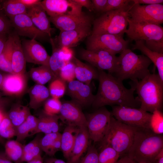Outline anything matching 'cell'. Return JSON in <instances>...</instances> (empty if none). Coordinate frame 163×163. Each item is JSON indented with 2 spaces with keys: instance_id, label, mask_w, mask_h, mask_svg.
Wrapping results in <instances>:
<instances>
[{
  "instance_id": "6da1fadb",
  "label": "cell",
  "mask_w": 163,
  "mask_h": 163,
  "mask_svg": "<svg viewBox=\"0 0 163 163\" xmlns=\"http://www.w3.org/2000/svg\"><path fill=\"white\" fill-rule=\"evenodd\" d=\"M99 84L97 94L92 104L94 108L106 105H117L139 108L140 102L134 97L135 87L125 88L123 81L104 70L98 69Z\"/></svg>"
},
{
  "instance_id": "7a4b0ae2",
  "label": "cell",
  "mask_w": 163,
  "mask_h": 163,
  "mask_svg": "<svg viewBox=\"0 0 163 163\" xmlns=\"http://www.w3.org/2000/svg\"><path fill=\"white\" fill-rule=\"evenodd\" d=\"M140 102L139 108L152 113L155 110H161L163 102V82L158 75L150 73L140 80H131Z\"/></svg>"
},
{
  "instance_id": "3957f363",
  "label": "cell",
  "mask_w": 163,
  "mask_h": 163,
  "mask_svg": "<svg viewBox=\"0 0 163 163\" xmlns=\"http://www.w3.org/2000/svg\"><path fill=\"white\" fill-rule=\"evenodd\" d=\"M162 149V134H156L149 129L137 128L127 155L136 162H153Z\"/></svg>"
},
{
  "instance_id": "277c9868",
  "label": "cell",
  "mask_w": 163,
  "mask_h": 163,
  "mask_svg": "<svg viewBox=\"0 0 163 163\" xmlns=\"http://www.w3.org/2000/svg\"><path fill=\"white\" fill-rule=\"evenodd\" d=\"M118 57V69L114 74L115 77L121 80H139L150 73L149 68L152 62L143 54L137 55L128 48Z\"/></svg>"
},
{
  "instance_id": "5b68a950",
  "label": "cell",
  "mask_w": 163,
  "mask_h": 163,
  "mask_svg": "<svg viewBox=\"0 0 163 163\" xmlns=\"http://www.w3.org/2000/svg\"><path fill=\"white\" fill-rule=\"evenodd\" d=\"M137 128L117 120L111 115L106 133L101 142V145L111 146L120 156L126 155L133 143Z\"/></svg>"
},
{
  "instance_id": "8992f818",
  "label": "cell",
  "mask_w": 163,
  "mask_h": 163,
  "mask_svg": "<svg viewBox=\"0 0 163 163\" xmlns=\"http://www.w3.org/2000/svg\"><path fill=\"white\" fill-rule=\"evenodd\" d=\"M131 6L107 11L94 18L91 35L109 34L123 36L128 24L129 11Z\"/></svg>"
},
{
  "instance_id": "52a82bcc",
  "label": "cell",
  "mask_w": 163,
  "mask_h": 163,
  "mask_svg": "<svg viewBox=\"0 0 163 163\" xmlns=\"http://www.w3.org/2000/svg\"><path fill=\"white\" fill-rule=\"evenodd\" d=\"M86 39V50L89 51L104 50L116 55L128 48L129 41L122 35H91Z\"/></svg>"
},
{
  "instance_id": "ba28073f",
  "label": "cell",
  "mask_w": 163,
  "mask_h": 163,
  "mask_svg": "<svg viewBox=\"0 0 163 163\" xmlns=\"http://www.w3.org/2000/svg\"><path fill=\"white\" fill-rule=\"evenodd\" d=\"M111 113L116 119L125 124L137 128L150 129L152 113L139 108L114 105Z\"/></svg>"
},
{
  "instance_id": "9c48e42d",
  "label": "cell",
  "mask_w": 163,
  "mask_h": 163,
  "mask_svg": "<svg viewBox=\"0 0 163 163\" xmlns=\"http://www.w3.org/2000/svg\"><path fill=\"white\" fill-rule=\"evenodd\" d=\"M111 116V113L104 107L89 114L86 118L90 139L94 142L102 141L109 126Z\"/></svg>"
},
{
  "instance_id": "30bf717a",
  "label": "cell",
  "mask_w": 163,
  "mask_h": 163,
  "mask_svg": "<svg viewBox=\"0 0 163 163\" xmlns=\"http://www.w3.org/2000/svg\"><path fill=\"white\" fill-rule=\"evenodd\" d=\"M126 33L131 41H163V27L161 25L136 23L128 19Z\"/></svg>"
},
{
  "instance_id": "8fae6325",
  "label": "cell",
  "mask_w": 163,
  "mask_h": 163,
  "mask_svg": "<svg viewBox=\"0 0 163 163\" xmlns=\"http://www.w3.org/2000/svg\"><path fill=\"white\" fill-rule=\"evenodd\" d=\"M129 14V19L133 22L161 25L163 23V5H142L133 3Z\"/></svg>"
},
{
  "instance_id": "7c38bea8",
  "label": "cell",
  "mask_w": 163,
  "mask_h": 163,
  "mask_svg": "<svg viewBox=\"0 0 163 163\" xmlns=\"http://www.w3.org/2000/svg\"><path fill=\"white\" fill-rule=\"evenodd\" d=\"M80 58L98 69L106 70L115 73L118 66V57L104 50L91 51L83 49L79 53Z\"/></svg>"
},
{
  "instance_id": "4fadbf2b",
  "label": "cell",
  "mask_w": 163,
  "mask_h": 163,
  "mask_svg": "<svg viewBox=\"0 0 163 163\" xmlns=\"http://www.w3.org/2000/svg\"><path fill=\"white\" fill-rule=\"evenodd\" d=\"M9 19L15 32L19 36L40 40L50 38L47 34L36 27L27 13L15 16Z\"/></svg>"
},
{
  "instance_id": "5bb4252c",
  "label": "cell",
  "mask_w": 163,
  "mask_h": 163,
  "mask_svg": "<svg viewBox=\"0 0 163 163\" xmlns=\"http://www.w3.org/2000/svg\"><path fill=\"white\" fill-rule=\"evenodd\" d=\"M40 4L50 17L79 15L83 12L82 7L73 0H44Z\"/></svg>"
},
{
  "instance_id": "9a60e30c",
  "label": "cell",
  "mask_w": 163,
  "mask_h": 163,
  "mask_svg": "<svg viewBox=\"0 0 163 163\" xmlns=\"http://www.w3.org/2000/svg\"><path fill=\"white\" fill-rule=\"evenodd\" d=\"M94 18L92 16L83 12L79 15H61L49 17L50 22L60 31L71 30L92 26Z\"/></svg>"
},
{
  "instance_id": "2e32d148",
  "label": "cell",
  "mask_w": 163,
  "mask_h": 163,
  "mask_svg": "<svg viewBox=\"0 0 163 163\" xmlns=\"http://www.w3.org/2000/svg\"><path fill=\"white\" fill-rule=\"evenodd\" d=\"M92 28V26H89L71 30L60 31L58 36L50 39L60 49L70 48L77 46L91 35Z\"/></svg>"
},
{
  "instance_id": "e0dca14e",
  "label": "cell",
  "mask_w": 163,
  "mask_h": 163,
  "mask_svg": "<svg viewBox=\"0 0 163 163\" xmlns=\"http://www.w3.org/2000/svg\"><path fill=\"white\" fill-rule=\"evenodd\" d=\"M59 114L60 119L67 126L87 127L86 117L82 107L72 101L62 103Z\"/></svg>"
},
{
  "instance_id": "ac0fdd59",
  "label": "cell",
  "mask_w": 163,
  "mask_h": 163,
  "mask_svg": "<svg viewBox=\"0 0 163 163\" xmlns=\"http://www.w3.org/2000/svg\"><path fill=\"white\" fill-rule=\"evenodd\" d=\"M21 43L26 62L48 66L50 56L40 43L35 39H24Z\"/></svg>"
},
{
  "instance_id": "d6986e66",
  "label": "cell",
  "mask_w": 163,
  "mask_h": 163,
  "mask_svg": "<svg viewBox=\"0 0 163 163\" xmlns=\"http://www.w3.org/2000/svg\"><path fill=\"white\" fill-rule=\"evenodd\" d=\"M67 89V93L72 101L82 107L92 105L95 95L90 85L74 80L69 82Z\"/></svg>"
},
{
  "instance_id": "ffe728a7",
  "label": "cell",
  "mask_w": 163,
  "mask_h": 163,
  "mask_svg": "<svg viewBox=\"0 0 163 163\" xmlns=\"http://www.w3.org/2000/svg\"><path fill=\"white\" fill-rule=\"evenodd\" d=\"M26 85L25 74L8 73L4 75L0 89L6 94L18 96L23 93Z\"/></svg>"
},
{
  "instance_id": "44dd1931",
  "label": "cell",
  "mask_w": 163,
  "mask_h": 163,
  "mask_svg": "<svg viewBox=\"0 0 163 163\" xmlns=\"http://www.w3.org/2000/svg\"><path fill=\"white\" fill-rule=\"evenodd\" d=\"M27 9V14L34 25L39 30L51 38L53 29L47 14L40 4Z\"/></svg>"
},
{
  "instance_id": "7402d4cb",
  "label": "cell",
  "mask_w": 163,
  "mask_h": 163,
  "mask_svg": "<svg viewBox=\"0 0 163 163\" xmlns=\"http://www.w3.org/2000/svg\"><path fill=\"white\" fill-rule=\"evenodd\" d=\"M13 45L11 68L14 74H25L26 60L22 50L19 36L15 32L12 33Z\"/></svg>"
},
{
  "instance_id": "603a6c76",
  "label": "cell",
  "mask_w": 163,
  "mask_h": 163,
  "mask_svg": "<svg viewBox=\"0 0 163 163\" xmlns=\"http://www.w3.org/2000/svg\"><path fill=\"white\" fill-rule=\"evenodd\" d=\"M90 139L87 127H79L67 163H77L88 148Z\"/></svg>"
},
{
  "instance_id": "cb8c5ba5",
  "label": "cell",
  "mask_w": 163,
  "mask_h": 163,
  "mask_svg": "<svg viewBox=\"0 0 163 163\" xmlns=\"http://www.w3.org/2000/svg\"><path fill=\"white\" fill-rule=\"evenodd\" d=\"M75 66V78L78 81L90 85L93 79H98L97 69L91 65L83 62L74 55L71 60Z\"/></svg>"
},
{
  "instance_id": "d4e9b609",
  "label": "cell",
  "mask_w": 163,
  "mask_h": 163,
  "mask_svg": "<svg viewBox=\"0 0 163 163\" xmlns=\"http://www.w3.org/2000/svg\"><path fill=\"white\" fill-rule=\"evenodd\" d=\"M38 123L35 134L42 133L46 134L59 132V115H50L43 111L38 118Z\"/></svg>"
},
{
  "instance_id": "484cf974",
  "label": "cell",
  "mask_w": 163,
  "mask_h": 163,
  "mask_svg": "<svg viewBox=\"0 0 163 163\" xmlns=\"http://www.w3.org/2000/svg\"><path fill=\"white\" fill-rule=\"evenodd\" d=\"M132 49L139 50L150 60L157 68L158 74L163 82V53H158L149 50L145 46V41L142 40L135 41Z\"/></svg>"
},
{
  "instance_id": "4316f807",
  "label": "cell",
  "mask_w": 163,
  "mask_h": 163,
  "mask_svg": "<svg viewBox=\"0 0 163 163\" xmlns=\"http://www.w3.org/2000/svg\"><path fill=\"white\" fill-rule=\"evenodd\" d=\"M79 127L67 126L61 136V147L65 158L69 159L72 151Z\"/></svg>"
},
{
  "instance_id": "83f0119b",
  "label": "cell",
  "mask_w": 163,
  "mask_h": 163,
  "mask_svg": "<svg viewBox=\"0 0 163 163\" xmlns=\"http://www.w3.org/2000/svg\"><path fill=\"white\" fill-rule=\"evenodd\" d=\"M38 123V118L30 114L20 125L16 128V139L20 142L35 134Z\"/></svg>"
},
{
  "instance_id": "f1b7e54d",
  "label": "cell",
  "mask_w": 163,
  "mask_h": 163,
  "mask_svg": "<svg viewBox=\"0 0 163 163\" xmlns=\"http://www.w3.org/2000/svg\"><path fill=\"white\" fill-rule=\"evenodd\" d=\"M29 105L32 109H36L40 107L50 95L49 89L43 85L37 84L30 91Z\"/></svg>"
},
{
  "instance_id": "f546056e",
  "label": "cell",
  "mask_w": 163,
  "mask_h": 163,
  "mask_svg": "<svg viewBox=\"0 0 163 163\" xmlns=\"http://www.w3.org/2000/svg\"><path fill=\"white\" fill-rule=\"evenodd\" d=\"M32 79L37 84L43 85L57 78L48 66H41L32 68L30 72Z\"/></svg>"
},
{
  "instance_id": "4dcf8cb0",
  "label": "cell",
  "mask_w": 163,
  "mask_h": 163,
  "mask_svg": "<svg viewBox=\"0 0 163 163\" xmlns=\"http://www.w3.org/2000/svg\"><path fill=\"white\" fill-rule=\"evenodd\" d=\"M13 40L11 33L8 35L4 48L0 54V70L10 74H13L11 68Z\"/></svg>"
},
{
  "instance_id": "1f68e13d",
  "label": "cell",
  "mask_w": 163,
  "mask_h": 163,
  "mask_svg": "<svg viewBox=\"0 0 163 163\" xmlns=\"http://www.w3.org/2000/svg\"><path fill=\"white\" fill-rule=\"evenodd\" d=\"M30 114L28 107L19 104L13 106L7 114L11 123L16 128L22 124Z\"/></svg>"
},
{
  "instance_id": "d6a6232c",
  "label": "cell",
  "mask_w": 163,
  "mask_h": 163,
  "mask_svg": "<svg viewBox=\"0 0 163 163\" xmlns=\"http://www.w3.org/2000/svg\"><path fill=\"white\" fill-rule=\"evenodd\" d=\"M50 41L52 46V53L50 56L48 66L56 78H59L60 72L66 62L63 59L60 54V49L54 44L50 38Z\"/></svg>"
},
{
  "instance_id": "836d02e7",
  "label": "cell",
  "mask_w": 163,
  "mask_h": 163,
  "mask_svg": "<svg viewBox=\"0 0 163 163\" xmlns=\"http://www.w3.org/2000/svg\"><path fill=\"white\" fill-rule=\"evenodd\" d=\"M40 138L37 136L28 143L24 146L21 162H28L41 155L40 145Z\"/></svg>"
},
{
  "instance_id": "e575fe53",
  "label": "cell",
  "mask_w": 163,
  "mask_h": 163,
  "mask_svg": "<svg viewBox=\"0 0 163 163\" xmlns=\"http://www.w3.org/2000/svg\"><path fill=\"white\" fill-rule=\"evenodd\" d=\"M1 7L9 19L15 16L26 13L27 10V7L18 0H3Z\"/></svg>"
},
{
  "instance_id": "d590c367",
  "label": "cell",
  "mask_w": 163,
  "mask_h": 163,
  "mask_svg": "<svg viewBox=\"0 0 163 163\" xmlns=\"http://www.w3.org/2000/svg\"><path fill=\"white\" fill-rule=\"evenodd\" d=\"M24 146L17 140L8 141L5 145V153L11 161L17 162L21 161Z\"/></svg>"
},
{
  "instance_id": "8d00e7d4",
  "label": "cell",
  "mask_w": 163,
  "mask_h": 163,
  "mask_svg": "<svg viewBox=\"0 0 163 163\" xmlns=\"http://www.w3.org/2000/svg\"><path fill=\"white\" fill-rule=\"evenodd\" d=\"M98 155V163H116L120 156L119 154L111 146L101 145Z\"/></svg>"
},
{
  "instance_id": "74e56055",
  "label": "cell",
  "mask_w": 163,
  "mask_h": 163,
  "mask_svg": "<svg viewBox=\"0 0 163 163\" xmlns=\"http://www.w3.org/2000/svg\"><path fill=\"white\" fill-rule=\"evenodd\" d=\"M66 89V82L60 78L52 81L49 86V91L52 97L59 99L64 94Z\"/></svg>"
},
{
  "instance_id": "f35d334b",
  "label": "cell",
  "mask_w": 163,
  "mask_h": 163,
  "mask_svg": "<svg viewBox=\"0 0 163 163\" xmlns=\"http://www.w3.org/2000/svg\"><path fill=\"white\" fill-rule=\"evenodd\" d=\"M149 128L154 133L161 135L163 133V114L161 110H155L152 113Z\"/></svg>"
},
{
  "instance_id": "ab89813d",
  "label": "cell",
  "mask_w": 163,
  "mask_h": 163,
  "mask_svg": "<svg viewBox=\"0 0 163 163\" xmlns=\"http://www.w3.org/2000/svg\"><path fill=\"white\" fill-rule=\"evenodd\" d=\"M16 127L13 125L7 113L0 124V136L10 139L16 136Z\"/></svg>"
},
{
  "instance_id": "60d3db41",
  "label": "cell",
  "mask_w": 163,
  "mask_h": 163,
  "mask_svg": "<svg viewBox=\"0 0 163 163\" xmlns=\"http://www.w3.org/2000/svg\"><path fill=\"white\" fill-rule=\"evenodd\" d=\"M59 132L45 134L40 141V145L42 151L48 155L49 151L55 141L61 137Z\"/></svg>"
},
{
  "instance_id": "b9f144b4",
  "label": "cell",
  "mask_w": 163,
  "mask_h": 163,
  "mask_svg": "<svg viewBox=\"0 0 163 163\" xmlns=\"http://www.w3.org/2000/svg\"><path fill=\"white\" fill-rule=\"evenodd\" d=\"M62 103L59 99L52 97L47 99L45 102L43 112L50 115L59 114Z\"/></svg>"
},
{
  "instance_id": "7bdbcfd3",
  "label": "cell",
  "mask_w": 163,
  "mask_h": 163,
  "mask_svg": "<svg viewBox=\"0 0 163 163\" xmlns=\"http://www.w3.org/2000/svg\"><path fill=\"white\" fill-rule=\"evenodd\" d=\"M75 65L71 60L66 62L60 72L59 77L68 83L74 80L75 78Z\"/></svg>"
},
{
  "instance_id": "ee69618b",
  "label": "cell",
  "mask_w": 163,
  "mask_h": 163,
  "mask_svg": "<svg viewBox=\"0 0 163 163\" xmlns=\"http://www.w3.org/2000/svg\"><path fill=\"white\" fill-rule=\"evenodd\" d=\"M133 4L132 0H107V6L103 13L128 8L130 7Z\"/></svg>"
},
{
  "instance_id": "f6af8a7d",
  "label": "cell",
  "mask_w": 163,
  "mask_h": 163,
  "mask_svg": "<svg viewBox=\"0 0 163 163\" xmlns=\"http://www.w3.org/2000/svg\"><path fill=\"white\" fill-rule=\"evenodd\" d=\"M13 28L9 19L5 14L0 5V34L8 35Z\"/></svg>"
},
{
  "instance_id": "bcb514c9",
  "label": "cell",
  "mask_w": 163,
  "mask_h": 163,
  "mask_svg": "<svg viewBox=\"0 0 163 163\" xmlns=\"http://www.w3.org/2000/svg\"><path fill=\"white\" fill-rule=\"evenodd\" d=\"M98 153L96 148L90 145L88 149L86 154L80 163H98Z\"/></svg>"
},
{
  "instance_id": "7dc6e473",
  "label": "cell",
  "mask_w": 163,
  "mask_h": 163,
  "mask_svg": "<svg viewBox=\"0 0 163 163\" xmlns=\"http://www.w3.org/2000/svg\"><path fill=\"white\" fill-rule=\"evenodd\" d=\"M146 47L151 50L160 53H163V41H145Z\"/></svg>"
},
{
  "instance_id": "c3c4849f",
  "label": "cell",
  "mask_w": 163,
  "mask_h": 163,
  "mask_svg": "<svg viewBox=\"0 0 163 163\" xmlns=\"http://www.w3.org/2000/svg\"><path fill=\"white\" fill-rule=\"evenodd\" d=\"M94 11L103 13L107 6V0H91Z\"/></svg>"
},
{
  "instance_id": "681fc988",
  "label": "cell",
  "mask_w": 163,
  "mask_h": 163,
  "mask_svg": "<svg viewBox=\"0 0 163 163\" xmlns=\"http://www.w3.org/2000/svg\"><path fill=\"white\" fill-rule=\"evenodd\" d=\"M77 4L87 9L90 11H94L93 4L91 0H73Z\"/></svg>"
},
{
  "instance_id": "f907efd6",
  "label": "cell",
  "mask_w": 163,
  "mask_h": 163,
  "mask_svg": "<svg viewBox=\"0 0 163 163\" xmlns=\"http://www.w3.org/2000/svg\"><path fill=\"white\" fill-rule=\"evenodd\" d=\"M134 4H143L145 5L162 4L163 0H132Z\"/></svg>"
},
{
  "instance_id": "816d5d0a",
  "label": "cell",
  "mask_w": 163,
  "mask_h": 163,
  "mask_svg": "<svg viewBox=\"0 0 163 163\" xmlns=\"http://www.w3.org/2000/svg\"><path fill=\"white\" fill-rule=\"evenodd\" d=\"M25 6L27 9L38 4L41 1L40 0H18Z\"/></svg>"
},
{
  "instance_id": "f5cc1de1",
  "label": "cell",
  "mask_w": 163,
  "mask_h": 163,
  "mask_svg": "<svg viewBox=\"0 0 163 163\" xmlns=\"http://www.w3.org/2000/svg\"><path fill=\"white\" fill-rule=\"evenodd\" d=\"M8 35L0 34V54L4 48Z\"/></svg>"
},
{
  "instance_id": "db71d44e",
  "label": "cell",
  "mask_w": 163,
  "mask_h": 163,
  "mask_svg": "<svg viewBox=\"0 0 163 163\" xmlns=\"http://www.w3.org/2000/svg\"><path fill=\"white\" fill-rule=\"evenodd\" d=\"M135 161L127 155L123 156L116 163H134Z\"/></svg>"
},
{
  "instance_id": "11a10c76",
  "label": "cell",
  "mask_w": 163,
  "mask_h": 163,
  "mask_svg": "<svg viewBox=\"0 0 163 163\" xmlns=\"http://www.w3.org/2000/svg\"><path fill=\"white\" fill-rule=\"evenodd\" d=\"M153 162L154 163H163V149L155 157Z\"/></svg>"
},
{
  "instance_id": "9f6ffc18",
  "label": "cell",
  "mask_w": 163,
  "mask_h": 163,
  "mask_svg": "<svg viewBox=\"0 0 163 163\" xmlns=\"http://www.w3.org/2000/svg\"><path fill=\"white\" fill-rule=\"evenodd\" d=\"M0 163H12L5 153L0 152Z\"/></svg>"
},
{
  "instance_id": "6f0895ef",
  "label": "cell",
  "mask_w": 163,
  "mask_h": 163,
  "mask_svg": "<svg viewBox=\"0 0 163 163\" xmlns=\"http://www.w3.org/2000/svg\"><path fill=\"white\" fill-rule=\"evenodd\" d=\"M44 163H67L61 159L54 158L47 159Z\"/></svg>"
},
{
  "instance_id": "680465c9",
  "label": "cell",
  "mask_w": 163,
  "mask_h": 163,
  "mask_svg": "<svg viewBox=\"0 0 163 163\" xmlns=\"http://www.w3.org/2000/svg\"><path fill=\"white\" fill-rule=\"evenodd\" d=\"M3 110V108H0V124L6 115Z\"/></svg>"
},
{
  "instance_id": "91938a15",
  "label": "cell",
  "mask_w": 163,
  "mask_h": 163,
  "mask_svg": "<svg viewBox=\"0 0 163 163\" xmlns=\"http://www.w3.org/2000/svg\"><path fill=\"white\" fill-rule=\"evenodd\" d=\"M6 103V100L0 96V108H3L5 104Z\"/></svg>"
},
{
  "instance_id": "94428289",
  "label": "cell",
  "mask_w": 163,
  "mask_h": 163,
  "mask_svg": "<svg viewBox=\"0 0 163 163\" xmlns=\"http://www.w3.org/2000/svg\"><path fill=\"white\" fill-rule=\"evenodd\" d=\"M4 75L0 72V88L3 81Z\"/></svg>"
},
{
  "instance_id": "6125c7cd",
  "label": "cell",
  "mask_w": 163,
  "mask_h": 163,
  "mask_svg": "<svg viewBox=\"0 0 163 163\" xmlns=\"http://www.w3.org/2000/svg\"><path fill=\"white\" fill-rule=\"evenodd\" d=\"M134 163H154V162L152 161H141L139 162H135Z\"/></svg>"
},
{
  "instance_id": "be15d7a7",
  "label": "cell",
  "mask_w": 163,
  "mask_h": 163,
  "mask_svg": "<svg viewBox=\"0 0 163 163\" xmlns=\"http://www.w3.org/2000/svg\"><path fill=\"white\" fill-rule=\"evenodd\" d=\"M36 158L27 162V163H35Z\"/></svg>"
},
{
  "instance_id": "e7e4bbea",
  "label": "cell",
  "mask_w": 163,
  "mask_h": 163,
  "mask_svg": "<svg viewBox=\"0 0 163 163\" xmlns=\"http://www.w3.org/2000/svg\"><path fill=\"white\" fill-rule=\"evenodd\" d=\"M3 141V138L0 136V142H2Z\"/></svg>"
}]
</instances>
